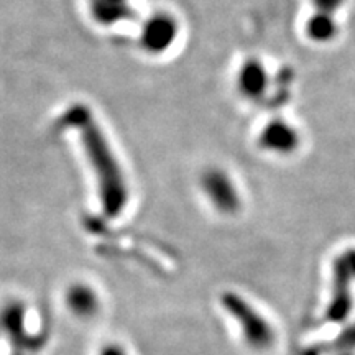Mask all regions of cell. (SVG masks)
Returning <instances> with one entry per match:
<instances>
[{"label":"cell","instance_id":"9","mask_svg":"<svg viewBox=\"0 0 355 355\" xmlns=\"http://www.w3.org/2000/svg\"><path fill=\"white\" fill-rule=\"evenodd\" d=\"M339 24H337L336 15H331V13L313 10V13L304 21V35L313 43H331L339 37Z\"/></svg>","mask_w":355,"mask_h":355},{"label":"cell","instance_id":"2","mask_svg":"<svg viewBox=\"0 0 355 355\" xmlns=\"http://www.w3.org/2000/svg\"><path fill=\"white\" fill-rule=\"evenodd\" d=\"M219 306L239 327L243 344L255 352H266L277 344V331L257 306L239 291L225 290L219 295Z\"/></svg>","mask_w":355,"mask_h":355},{"label":"cell","instance_id":"7","mask_svg":"<svg viewBox=\"0 0 355 355\" xmlns=\"http://www.w3.org/2000/svg\"><path fill=\"white\" fill-rule=\"evenodd\" d=\"M66 308L78 319H92L101 311V298L97 291L91 285L83 282H76L68 286L64 295Z\"/></svg>","mask_w":355,"mask_h":355},{"label":"cell","instance_id":"11","mask_svg":"<svg viewBox=\"0 0 355 355\" xmlns=\"http://www.w3.org/2000/svg\"><path fill=\"white\" fill-rule=\"evenodd\" d=\"M97 355H128V352L122 344L109 343V344L102 345L99 354H97Z\"/></svg>","mask_w":355,"mask_h":355},{"label":"cell","instance_id":"6","mask_svg":"<svg viewBox=\"0 0 355 355\" xmlns=\"http://www.w3.org/2000/svg\"><path fill=\"white\" fill-rule=\"evenodd\" d=\"M235 84L243 99L257 102L266 96L270 87V74L259 58H247L237 71Z\"/></svg>","mask_w":355,"mask_h":355},{"label":"cell","instance_id":"10","mask_svg":"<svg viewBox=\"0 0 355 355\" xmlns=\"http://www.w3.org/2000/svg\"><path fill=\"white\" fill-rule=\"evenodd\" d=\"M313 10L336 15L345 6V0H311Z\"/></svg>","mask_w":355,"mask_h":355},{"label":"cell","instance_id":"4","mask_svg":"<svg viewBox=\"0 0 355 355\" xmlns=\"http://www.w3.org/2000/svg\"><path fill=\"white\" fill-rule=\"evenodd\" d=\"M180 35V24L173 13L155 12L144 21L140 28L139 43L141 50L148 55H163L175 44Z\"/></svg>","mask_w":355,"mask_h":355},{"label":"cell","instance_id":"1","mask_svg":"<svg viewBox=\"0 0 355 355\" xmlns=\"http://www.w3.org/2000/svg\"><path fill=\"white\" fill-rule=\"evenodd\" d=\"M63 122L76 133L89 170L96 181L101 209L115 219L125 211L130 191L122 163L114 152L109 137L102 130L94 114L84 104H74L63 115Z\"/></svg>","mask_w":355,"mask_h":355},{"label":"cell","instance_id":"3","mask_svg":"<svg viewBox=\"0 0 355 355\" xmlns=\"http://www.w3.org/2000/svg\"><path fill=\"white\" fill-rule=\"evenodd\" d=\"M199 189L217 214L237 216L242 209V194L234 178L220 166H207L199 176Z\"/></svg>","mask_w":355,"mask_h":355},{"label":"cell","instance_id":"8","mask_svg":"<svg viewBox=\"0 0 355 355\" xmlns=\"http://www.w3.org/2000/svg\"><path fill=\"white\" fill-rule=\"evenodd\" d=\"M87 10L97 25L109 28L132 19L135 8L133 0H87Z\"/></svg>","mask_w":355,"mask_h":355},{"label":"cell","instance_id":"5","mask_svg":"<svg viewBox=\"0 0 355 355\" xmlns=\"http://www.w3.org/2000/svg\"><path fill=\"white\" fill-rule=\"evenodd\" d=\"M259 146L263 152L278 155V157H290L296 153L301 146V133L290 121L282 117H275L261 127L259 133Z\"/></svg>","mask_w":355,"mask_h":355}]
</instances>
